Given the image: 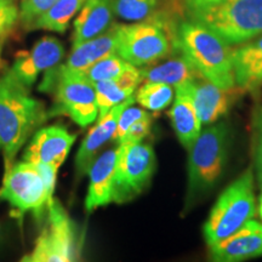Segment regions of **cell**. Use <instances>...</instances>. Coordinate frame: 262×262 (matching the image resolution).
<instances>
[{"label":"cell","mask_w":262,"mask_h":262,"mask_svg":"<svg viewBox=\"0 0 262 262\" xmlns=\"http://www.w3.org/2000/svg\"><path fill=\"white\" fill-rule=\"evenodd\" d=\"M45 118L42 104L29 95L28 88L11 71L0 78V150L6 170L11 168L18 150Z\"/></svg>","instance_id":"obj_1"},{"label":"cell","mask_w":262,"mask_h":262,"mask_svg":"<svg viewBox=\"0 0 262 262\" xmlns=\"http://www.w3.org/2000/svg\"><path fill=\"white\" fill-rule=\"evenodd\" d=\"M176 50L211 83L226 90L235 86L231 47L204 25L182 22L176 31Z\"/></svg>","instance_id":"obj_2"},{"label":"cell","mask_w":262,"mask_h":262,"mask_svg":"<svg viewBox=\"0 0 262 262\" xmlns=\"http://www.w3.org/2000/svg\"><path fill=\"white\" fill-rule=\"evenodd\" d=\"M229 141L231 130L227 123L222 122L202 131L189 148L187 193L183 211H188L219 181L228 159Z\"/></svg>","instance_id":"obj_3"},{"label":"cell","mask_w":262,"mask_h":262,"mask_svg":"<svg viewBox=\"0 0 262 262\" xmlns=\"http://www.w3.org/2000/svg\"><path fill=\"white\" fill-rule=\"evenodd\" d=\"M193 21L204 25L229 45L262 35V0H222L188 9Z\"/></svg>","instance_id":"obj_4"},{"label":"cell","mask_w":262,"mask_h":262,"mask_svg":"<svg viewBox=\"0 0 262 262\" xmlns=\"http://www.w3.org/2000/svg\"><path fill=\"white\" fill-rule=\"evenodd\" d=\"M255 215L253 171L248 169L221 193L212 206L203 229L208 247H214L228 238Z\"/></svg>","instance_id":"obj_5"},{"label":"cell","mask_w":262,"mask_h":262,"mask_svg":"<svg viewBox=\"0 0 262 262\" xmlns=\"http://www.w3.org/2000/svg\"><path fill=\"white\" fill-rule=\"evenodd\" d=\"M176 49V32L165 19L152 16L134 25H119L117 54L136 67L166 57Z\"/></svg>","instance_id":"obj_6"},{"label":"cell","mask_w":262,"mask_h":262,"mask_svg":"<svg viewBox=\"0 0 262 262\" xmlns=\"http://www.w3.org/2000/svg\"><path fill=\"white\" fill-rule=\"evenodd\" d=\"M55 88L58 110L71 118L78 125L86 126L96 120L98 106L96 91L93 81L83 73L66 70L63 66H56L47 71L40 90Z\"/></svg>","instance_id":"obj_7"},{"label":"cell","mask_w":262,"mask_h":262,"mask_svg":"<svg viewBox=\"0 0 262 262\" xmlns=\"http://www.w3.org/2000/svg\"><path fill=\"white\" fill-rule=\"evenodd\" d=\"M156 170V155L150 145L120 143L114 175L112 202H131L148 186Z\"/></svg>","instance_id":"obj_8"},{"label":"cell","mask_w":262,"mask_h":262,"mask_svg":"<svg viewBox=\"0 0 262 262\" xmlns=\"http://www.w3.org/2000/svg\"><path fill=\"white\" fill-rule=\"evenodd\" d=\"M48 224L39 234L34 248L22 261L66 262L79 256L77 228L60 202L52 199L48 206Z\"/></svg>","instance_id":"obj_9"},{"label":"cell","mask_w":262,"mask_h":262,"mask_svg":"<svg viewBox=\"0 0 262 262\" xmlns=\"http://www.w3.org/2000/svg\"><path fill=\"white\" fill-rule=\"evenodd\" d=\"M54 189L45 181L38 166L25 160L5 171L0 199L21 212L40 214L54 199Z\"/></svg>","instance_id":"obj_10"},{"label":"cell","mask_w":262,"mask_h":262,"mask_svg":"<svg viewBox=\"0 0 262 262\" xmlns=\"http://www.w3.org/2000/svg\"><path fill=\"white\" fill-rule=\"evenodd\" d=\"M178 86L181 88L191 97L199 119L204 125H210L217 122L228 112L229 108L237 100L238 95L244 93L238 86L228 90L222 89L206 79L202 74Z\"/></svg>","instance_id":"obj_11"},{"label":"cell","mask_w":262,"mask_h":262,"mask_svg":"<svg viewBox=\"0 0 262 262\" xmlns=\"http://www.w3.org/2000/svg\"><path fill=\"white\" fill-rule=\"evenodd\" d=\"M75 139L77 135L71 134L62 125L42 127L35 133L28 145L24 160L58 170L67 158Z\"/></svg>","instance_id":"obj_12"},{"label":"cell","mask_w":262,"mask_h":262,"mask_svg":"<svg viewBox=\"0 0 262 262\" xmlns=\"http://www.w3.org/2000/svg\"><path fill=\"white\" fill-rule=\"evenodd\" d=\"M64 56V48L58 39L44 37L37 41L29 51L18 52L11 71L22 84L29 88L38 75L56 67Z\"/></svg>","instance_id":"obj_13"},{"label":"cell","mask_w":262,"mask_h":262,"mask_svg":"<svg viewBox=\"0 0 262 262\" xmlns=\"http://www.w3.org/2000/svg\"><path fill=\"white\" fill-rule=\"evenodd\" d=\"M211 260L238 262L262 256V224L249 220L228 238L210 247Z\"/></svg>","instance_id":"obj_14"},{"label":"cell","mask_w":262,"mask_h":262,"mask_svg":"<svg viewBox=\"0 0 262 262\" xmlns=\"http://www.w3.org/2000/svg\"><path fill=\"white\" fill-rule=\"evenodd\" d=\"M135 101V96H131L124 102L111 108L104 116L100 117L96 125L89 131V134L84 139L75 157V168H77L78 175L81 176L89 172L94 160L96 159V153L108 140L112 139L116 133L120 114L126 107L133 106Z\"/></svg>","instance_id":"obj_15"},{"label":"cell","mask_w":262,"mask_h":262,"mask_svg":"<svg viewBox=\"0 0 262 262\" xmlns=\"http://www.w3.org/2000/svg\"><path fill=\"white\" fill-rule=\"evenodd\" d=\"M235 86L243 91H256L262 86V35L232 49Z\"/></svg>","instance_id":"obj_16"},{"label":"cell","mask_w":262,"mask_h":262,"mask_svg":"<svg viewBox=\"0 0 262 262\" xmlns=\"http://www.w3.org/2000/svg\"><path fill=\"white\" fill-rule=\"evenodd\" d=\"M118 156H119V147L107 150L94 160L89 170V192L85 199V209L89 212L112 203Z\"/></svg>","instance_id":"obj_17"},{"label":"cell","mask_w":262,"mask_h":262,"mask_svg":"<svg viewBox=\"0 0 262 262\" xmlns=\"http://www.w3.org/2000/svg\"><path fill=\"white\" fill-rule=\"evenodd\" d=\"M113 0H86L74 21L73 47L102 34L113 21Z\"/></svg>","instance_id":"obj_18"},{"label":"cell","mask_w":262,"mask_h":262,"mask_svg":"<svg viewBox=\"0 0 262 262\" xmlns=\"http://www.w3.org/2000/svg\"><path fill=\"white\" fill-rule=\"evenodd\" d=\"M118 32H119V25H113L98 37L73 47L63 67L71 72L84 74L88 68H90L101 58L117 51Z\"/></svg>","instance_id":"obj_19"},{"label":"cell","mask_w":262,"mask_h":262,"mask_svg":"<svg viewBox=\"0 0 262 262\" xmlns=\"http://www.w3.org/2000/svg\"><path fill=\"white\" fill-rule=\"evenodd\" d=\"M176 98L169 112L171 124L180 143L189 150L202 133V122L187 93L175 86Z\"/></svg>","instance_id":"obj_20"},{"label":"cell","mask_w":262,"mask_h":262,"mask_svg":"<svg viewBox=\"0 0 262 262\" xmlns=\"http://www.w3.org/2000/svg\"><path fill=\"white\" fill-rule=\"evenodd\" d=\"M141 80L155 81V83H164L178 86L198 77L199 72L195 70L185 56L175 57L172 60L164 62L162 64L140 70Z\"/></svg>","instance_id":"obj_21"},{"label":"cell","mask_w":262,"mask_h":262,"mask_svg":"<svg viewBox=\"0 0 262 262\" xmlns=\"http://www.w3.org/2000/svg\"><path fill=\"white\" fill-rule=\"evenodd\" d=\"M85 2L86 0H57L29 29H45L50 32L63 33L73 16L83 8Z\"/></svg>","instance_id":"obj_22"},{"label":"cell","mask_w":262,"mask_h":262,"mask_svg":"<svg viewBox=\"0 0 262 262\" xmlns=\"http://www.w3.org/2000/svg\"><path fill=\"white\" fill-rule=\"evenodd\" d=\"M173 90L171 85L146 81L136 91L135 100L141 106L152 112H160L172 102Z\"/></svg>","instance_id":"obj_23"},{"label":"cell","mask_w":262,"mask_h":262,"mask_svg":"<svg viewBox=\"0 0 262 262\" xmlns=\"http://www.w3.org/2000/svg\"><path fill=\"white\" fill-rule=\"evenodd\" d=\"M94 86L96 91V101L100 117L104 116L111 108L134 96L133 91L123 88L117 79L96 81L94 83Z\"/></svg>","instance_id":"obj_24"},{"label":"cell","mask_w":262,"mask_h":262,"mask_svg":"<svg viewBox=\"0 0 262 262\" xmlns=\"http://www.w3.org/2000/svg\"><path fill=\"white\" fill-rule=\"evenodd\" d=\"M130 66L131 63L123 60L117 52H114V54L108 55V56L97 61L96 63H94L85 71L84 74L93 83L102 80H113L119 78Z\"/></svg>","instance_id":"obj_25"},{"label":"cell","mask_w":262,"mask_h":262,"mask_svg":"<svg viewBox=\"0 0 262 262\" xmlns=\"http://www.w3.org/2000/svg\"><path fill=\"white\" fill-rule=\"evenodd\" d=\"M158 0H113L114 14L125 21L140 22L152 17Z\"/></svg>","instance_id":"obj_26"},{"label":"cell","mask_w":262,"mask_h":262,"mask_svg":"<svg viewBox=\"0 0 262 262\" xmlns=\"http://www.w3.org/2000/svg\"><path fill=\"white\" fill-rule=\"evenodd\" d=\"M56 2L57 0H21L19 21L26 29H29L31 26Z\"/></svg>","instance_id":"obj_27"},{"label":"cell","mask_w":262,"mask_h":262,"mask_svg":"<svg viewBox=\"0 0 262 262\" xmlns=\"http://www.w3.org/2000/svg\"><path fill=\"white\" fill-rule=\"evenodd\" d=\"M149 113H147L145 110H141V108L137 107H126L125 110L123 111L122 114H120L119 119H118L117 129L116 133L112 137L113 141H116L117 143H120L125 136V134L129 130V127L133 125L134 123L137 122V120L141 119V118L148 116Z\"/></svg>","instance_id":"obj_28"},{"label":"cell","mask_w":262,"mask_h":262,"mask_svg":"<svg viewBox=\"0 0 262 262\" xmlns=\"http://www.w3.org/2000/svg\"><path fill=\"white\" fill-rule=\"evenodd\" d=\"M19 19V9L12 0H0V39L14 28Z\"/></svg>","instance_id":"obj_29"},{"label":"cell","mask_w":262,"mask_h":262,"mask_svg":"<svg viewBox=\"0 0 262 262\" xmlns=\"http://www.w3.org/2000/svg\"><path fill=\"white\" fill-rule=\"evenodd\" d=\"M150 126H152V116H148L141 118L129 127L127 133L124 136L123 141L120 143H137L141 142L145 137L148 135L150 131ZM119 143V145H120Z\"/></svg>","instance_id":"obj_30"},{"label":"cell","mask_w":262,"mask_h":262,"mask_svg":"<svg viewBox=\"0 0 262 262\" xmlns=\"http://www.w3.org/2000/svg\"><path fill=\"white\" fill-rule=\"evenodd\" d=\"M254 159L257 176L262 175V106L254 117Z\"/></svg>","instance_id":"obj_31"},{"label":"cell","mask_w":262,"mask_h":262,"mask_svg":"<svg viewBox=\"0 0 262 262\" xmlns=\"http://www.w3.org/2000/svg\"><path fill=\"white\" fill-rule=\"evenodd\" d=\"M220 2H222V0H186V5H187V9H189V8H196V6L216 4V3H220Z\"/></svg>","instance_id":"obj_32"},{"label":"cell","mask_w":262,"mask_h":262,"mask_svg":"<svg viewBox=\"0 0 262 262\" xmlns=\"http://www.w3.org/2000/svg\"><path fill=\"white\" fill-rule=\"evenodd\" d=\"M258 214H260V217L262 219V194L260 195V201H258Z\"/></svg>","instance_id":"obj_33"},{"label":"cell","mask_w":262,"mask_h":262,"mask_svg":"<svg viewBox=\"0 0 262 262\" xmlns=\"http://www.w3.org/2000/svg\"><path fill=\"white\" fill-rule=\"evenodd\" d=\"M258 181H260V186H261V188H262V175L258 176Z\"/></svg>","instance_id":"obj_34"}]
</instances>
